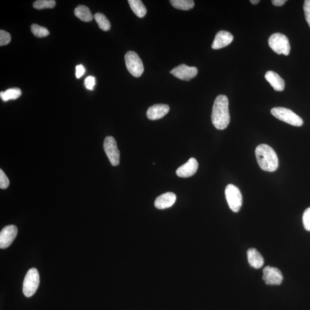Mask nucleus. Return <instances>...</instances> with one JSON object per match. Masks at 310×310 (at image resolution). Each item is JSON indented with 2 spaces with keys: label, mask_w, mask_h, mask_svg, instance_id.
Masks as SVG:
<instances>
[{
  "label": "nucleus",
  "mask_w": 310,
  "mask_h": 310,
  "mask_svg": "<svg viewBox=\"0 0 310 310\" xmlns=\"http://www.w3.org/2000/svg\"><path fill=\"white\" fill-rule=\"evenodd\" d=\"M230 120L228 99L225 95H219L215 99L212 110V123L215 128L223 130L228 126Z\"/></svg>",
  "instance_id": "1"
},
{
  "label": "nucleus",
  "mask_w": 310,
  "mask_h": 310,
  "mask_svg": "<svg viewBox=\"0 0 310 310\" xmlns=\"http://www.w3.org/2000/svg\"><path fill=\"white\" fill-rule=\"evenodd\" d=\"M255 154L259 166L262 170L272 172L277 170L278 166L277 156L268 145H259L255 151Z\"/></svg>",
  "instance_id": "2"
},
{
  "label": "nucleus",
  "mask_w": 310,
  "mask_h": 310,
  "mask_svg": "<svg viewBox=\"0 0 310 310\" xmlns=\"http://www.w3.org/2000/svg\"><path fill=\"white\" fill-rule=\"evenodd\" d=\"M272 115L283 122L295 127H301L303 121L301 118L292 112L291 110L282 107H276L271 109Z\"/></svg>",
  "instance_id": "3"
},
{
  "label": "nucleus",
  "mask_w": 310,
  "mask_h": 310,
  "mask_svg": "<svg viewBox=\"0 0 310 310\" xmlns=\"http://www.w3.org/2000/svg\"><path fill=\"white\" fill-rule=\"evenodd\" d=\"M40 283V276L37 269H30L27 273L23 282V292L26 297H31L37 291Z\"/></svg>",
  "instance_id": "4"
},
{
  "label": "nucleus",
  "mask_w": 310,
  "mask_h": 310,
  "mask_svg": "<svg viewBox=\"0 0 310 310\" xmlns=\"http://www.w3.org/2000/svg\"><path fill=\"white\" fill-rule=\"evenodd\" d=\"M269 46L274 52L287 56L290 53L289 42L285 35L276 33L270 36L268 40Z\"/></svg>",
  "instance_id": "5"
},
{
  "label": "nucleus",
  "mask_w": 310,
  "mask_h": 310,
  "mask_svg": "<svg viewBox=\"0 0 310 310\" xmlns=\"http://www.w3.org/2000/svg\"><path fill=\"white\" fill-rule=\"evenodd\" d=\"M125 61L129 72L133 77L138 78L142 75L144 65L138 54L134 52H129L125 54Z\"/></svg>",
  "instance_id": "6"
},
{
  "label": "nucleus",
  "mask_w": 310,
  "mask_h": 310,
  "mask_svg": "<svg viewBox=\"0 0 310 310\" xmlns=\"http://www.w3.org/2000/svg\"><path fill=\"white\" fill-rule=\"evenodd\" d=\"M225 196L230 209L235 213L239 211L242 204V194L239 188L233 184H228L226 187Z\"/></svg>",
  "instance_id": "7"
},
{
  "label": "nucleus",
  "mask_w": 310,
  "mask_h": 310,
  "mask_svg": "<svg viewBox=\"0 0 310 310\" xmlns=\"http://www.w3.org/2000/svg\"><path fill=\"white\" fill-rule=\"evenodd\" d=\"M104 148L105 154L113 166L120 163V153L118 150L116 141L112 136H107L104 140Z\"/></svg>",
  "instance_id": "8"
},
{
  "label": "nucleus",
  "mask_w": 310,
  "mask_h": 310,
  "mask_svg": "<svg viewBox=\"0 0 310 310\" xmlns=\"http://www.w3.org/2000/svg\"><path fill=\"white\" fill-rule=\"evenodd\" d=\"M170 73L180 80L188 81L197 76L198 69L195 67L182 64L176 67Z\"/></svg>",
  "instance_id": "9"
},
{
  "label": "nucleus",
  "mask_w": 310,
  "mask_h": 310,
  "mask_svg": "<svg viewBox=\"0 0 310 310\" xmlns=\"http://www.w3.org/2000/svg\"><path fill=\"white\" fill-rule=\"evenodd\" d=\"M18 235L17 227L14 225L7 226L0 233V248L6 249L13 244Z\"/></svg>",
  "instance_id": "10"
},
{
  "label": "nucleus",
  "mask_w": 310,
  "mask_h": 310,
  "mask_svg": "<svg viewBox=\"0 0 310 310\" xmlns=\"http://www.w3.org/2000/svg\"><path fill=\"white\" fill-rule=\"evenodd\" d=\"M262 279L268 285H280L283 276L279 269L267 266L263 269Z\"/></svg>",
  "instance_id": "11"
},
{
  "label": "nucleus",
  "mask_w": 310,
  "mask_h": 310,
  "mask_svg": "<svg viewBox=\"0 0 310 310\" xmlns=\"http://www.w3.org/2000/svg\"><path fill=\"white\" fill-rule=\"evenodd\" d=\"M198 168V163L195 158H190L188 162L179 167L176 174L180 178H188L194 175Z\"/></svg>",
  "instance_id": "12"
},
{
  "label": "nucleus",
  "mask_w": 310,
  "mask_h": 310,
  "mask_svg": "<svg viewBox=\"0 0 310 310\" xmlns=\"http://www.w3.org/2000/svg\"><path fill=\"white\" fill-rule=\"evenodd\" d=\"M233 41V36L229 32L226 31H221L218 32L214 38L212 49L218 50L229 46Z\"/></svg>",
  "instance_id": "13"
},
{
  "label": "nucleus",
  "mask_w": 310,
  "mask_h": 310,
  "mask_svg": "<svg viewBox=\"0 0 310 310\" xmlns=\"http://www.w3.org/2000/svg\"><path fill=\"white\" fill-rule=\"evenodd\" d=\"M169 111V106L166 104H156L148 108L147 116L148 119L157 120L162 119Z\"/></svg>",
  "instance_id": "14"
},
{
  "label": "nucleus",
  "mask_w": 310,
  "mask_h": 310,
  "mask_svg": "<svg viewBox=\"0 0 310 310\" xmlns=\"http://www.w3.org/2000/svg\"><path fill=\"white\" fill-rule=\"evenodd\" d=\"M176 199V196L174 193H166L156 199L155 206L158 209H166L173 205Z\"/></svg>",
  "instance_id": "15"
},
{
  "label": "nucleus",
  "mask_w": 310,
  "mask_h": 310,
  "mask_svg": "<svg viewBox=\"0 0 310 310\" xmlns=\"http://www.w3.org/2000/svg\"><path fill=\"white\" fill-rule=\"evenodd\" d=\"M265 78L276 91L281 92L284 89V81L276 73L272 71H268L266 73Z\"/></svg>",
  "instance_id": "16"
},
{
  "label": "nucleus",
  "mask_w": 310,
  "mask_h": 310,
  "mask_svg": "<svg viewBox=\"0 0 310 310\" xmlns=\"http://www.w3.org/2000/svg\"><path fill=\"white\" fill-rule=\"evenodd\" d=\"M247 256H248L249 263L252 267L258 269L263 265L264 258L257 249L254 248L249 249L247 252Z\"/></svg>",
  "instance_id": "17"
},
{
  "label": "nucleus",
  "mask_w": 310,
  "mask_h": 310,
  "mask_svg": "<svg viewBox=\"0 0 310 310\" xmlns=\"http://www.w3.org/2000/svg\"><path fill=\"white\" fill-rule=\"evenodd\" d=\"M74 14L76 17L84 22L92 21L93 16L89 8L85 6H78L74 10Z\"/></svg>",
  "instance_id": "18"
},
{
  "label": "nucleus",
  "mask_w": 310,
  "mask_h": 310,
  "mask_svg": "<svg viewBox=\"0 0 310 310\" xmlns=\"http://www.w3.org/2000/svg\"><path fill=\"white\" fill-rule=\"evenodd\" d=\"M131 10L137 17L143 18L147 14V9L140 0H128Z\"/></svg>",
  "instance_id": "19"
},
{
  "label": "nucleus",
  "mask_w": 310,
  "mask_h": 310,
  "mask_svg": "<svg viewBox=\"0 0 310 310\" xmlns=\"http://www.w3.org/2000/svg\"><path fill=\"white\" fill-rule=\"evenodd\" d=\"M22 90L19 88H13L6 90V92L0 93L3 101L7 102L11 100H17L22 96Z\"/></svg>",
  "instance_id": "20"
},
{
  "label": "nucleus",
  "mask_w": 310,
  "mask_h": 310,
  "mask_svg": "<svg viewBox=\"0 0 310 310\" xmlns=\"http://www.w3.org/2000/svg\"><path fill=\"white\" fill-rule=\"evenodd\" d=\"M170 2L175 9L183 11L193 9L195 5L193 0H171Z\"/></svg>",
  "instance_id": "21"
},
{
  "label": "nucleus",
  "mask_w": 310,
  "mask_h": 310,
  "mask_svg": "<svg viewBox=\"0 0 310 310\" xmlns=\"http://www.w3.org/2000/svg\"><path fill=\"white\" fill-rule=\"evenodd\" d=\"M94 19L99 25L100 29L104 31H108L111 28V23L105 15L101 13H97L94 16Z\"/></svg>",
  "instance_id": "22"
},
{
  "label": "nucleus",
  "mask_w": 310,
  "mask_h": 310,
  "mask_svg": "<svg viewBox=\"0 0 310 310\" xmlns=\"http://www.w3.org/2000/svg\"><path fill=\"white\" fill-rule=\"evenodd\" d=\"M56 6V2L54 0H38L33 5L34 9L38 10L53 9Z\"/></svg>",
  "instance_id": "23"
},
{
  "label": "nucleus",
  "mask_w": 310,
  "mask_h": 310,
  "mask_svg": "<svg viewBox=\"0 0 310 310\" xmlns=\"http://www.w3.org/2000/svg\"><path fill=\"white\" fill-rule=\"evenodd\" d=\"M31 30L34 36L37 38H45L48 37L50 35L48 29H46V27L36 25V24H34L31 26Z\"/></svg>",
  "instance_id": "24"
},
{
  "label": "nucleus",
  "mask_w": 310,
  "mask_h": 310,
  "mask_svg": "<svg viewBox=\"0 0 310 310\" xmlns=\"http://www.w3.org/2000/svg\"><path fill=\"white\" fill-rule=\"evenodd\" d=\"M11 41V36L9 33L4 30L0 31V46L9 45Z\"/></svg>",
  "instance_id": "25"
},
{
  "label": "nucleus",
  "mask_w": 310,
  "mask_h": 310,
  "mask_svg": "<svg viewBox=\"0 0 310 310\" xmlns=\"http://www.w3.org/2000/svg\"><path fill=\"white\" fill-rule=\"evenodd\" d=\"M10 185V180L2 170H0V188L6 189Z\"/></svg>",
  "instance_id": "26"
},
{
  "label": "nucleus",
  "mask_w": 310,
  "mask_h": 310,
  "mask_svg": "<svg viewBox=\"0 0 310 310\" xmlns=\"http://www.w3.org/2000/svg\"><path fill=\"white\" fill-rule=\"evenodd\" d=\"M303 223L305 229L310 231V207L307 208L304 212Z\"/></svg>",
  "instance_id": "27"
},
{
  "label": "nucleus",
  "mask_w": 310,
  "mask_h": 310,
  "mask_svg": "<svg viewBox=\"0 0 310 310\" xmlns=\"http://www.w3.org/2000/svg\"><path fill=\"white\" fill-rule=\"evenodd\" d=\"M303 10L305 19L310 28V0H305L304 3Z\"/></svg>",
  "instance_id": "28"
},
{
  "label": "nucleus",
  "mask_w": 310,
  "mask_h": 310,
  "mask_svg": "<svg viewBox=\"0 0 310 310\" xmlns=\"http://www.w3.org/2000/svg\"><path fill=\"white\" fill-rule=\"evenodd\" d=\"M96 85V78L93 76H89L85 80V86L86 89L93 90Z\"/></svg>",
  "instance_id": "29"
},
{
  "label": "nucleus",
  "mask_w": 310,
  "mask_h": 310,
  "mask_svg": "<svg viewBox=\"0 0 310 310\" xmlns=\"http://www.w3.org/2000/svg\"><path fill=\"white\" fill-rule=\"evenodd\" d=\"M76 76L78 79H79L81 77L84 75L85 73V69L83 65H80L76 66Z\"/></svg>",
  "instance_id": "30"
},
{
  "label": "nucleus",
  "mask_w": 310,
  "mask_h": 310,
  "mask_svg": "<svg viewBox=\"0 0 310 310\" xmlns=\"http://www.w3.org/2000/svg\"><path fill=\"white\" fill-rule=\"evenodd\" d=\"M287 2L286 0H272V3L274 6L281 7Z\"/></svg>",
  "instance_id": "31"
},
{
  "label": "nucleus",
  "mask_w": 310,
  "mask_h": 310,
  "mask_svg": "<svg viewBox=\"0 0 310 310\" xmlns=\"http://www.w3.org/2000/svg\"><path fill=\"white\" fill-rule=\"evenodd\" d=\"M250 2L253 5H256L258 3H260L259 0H250Z\"/></svg>",
  "instance_id": "32"
}]
</instances>
